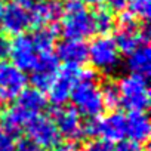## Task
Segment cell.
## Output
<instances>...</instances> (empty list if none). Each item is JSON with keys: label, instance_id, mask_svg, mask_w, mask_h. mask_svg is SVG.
<instances>
[{"label": "cell", "instance_id": "6da1fadb", "mask_svg": "<svg viewBox=\"0 0 151 151\" xmlns=\"http://www.w3.org/2000/svg\"><path fill=\"white\" fill-rule=\"evenodd\" d=\"M71 99L74 110L80 116L88 119H98L104 113L105 104L102 99L101 86L93 71H82L79 82L76 83L71 92Z\"/></svg>", "mask_w": 151, "mask_h": 151}, {"label": "cell", "instance_id": "7a4b0ae2", "mask_svg": "<svg viewBox=\"0 0 151 151\" xmlns=\"http://www.w3.org/2000/svg\"><path fill=\"white\" fill-rule=\"evenodd\" d=\"M59 19L65 39L83 40L95 33L92 14L82 0H65Z\"/></svg>", "mask_w": 151, "mask_h": 151}, {"label": "cell", "instance_id": "3957f363", "mask_svg": "<svg viewBox=\"0 0 151 151\" xmlns=\"http://www.w3.org/2000/svg\"><path fill=\"white\" fill-rule=\"evenodd\" d=\"M120 92V104L130 111H145L150 105V89L147 77L139 74L123 76L117 83Z\"/></svg>", "mask_w": 151, "mask_h": 151}, {"label": "cell", "instance_id": "277c9868", "mask_svg": "<svg viewBox=\"0 0 151 151\" xmlns=\"http://www.w3.org/2000/svg\"><path fill=\"white\" fill-rule=\"evenodd\" d=\"M83 136H98L110 144L120 142L126 136V117L114 111L102 119H89V122L83 124Z\"/></svg>", "mask_w": 151, "mask_h": 151}, {"label": "cell", "instance_id": "5b68a950", "mask_svg": "<svg viewBox=\"0 0 151 151\" xmlns=\"http://www.w3.org/2000/svg\"><path fill=\"white\" fill-rule=\"evenodd\" d=\"M88 59L92 67L104 74H110L117 70L120 64V50L113 39L101 36L88 46Z\"/></svg>", "mask_w": 151, "mask_h": 151}, {"label": "cell", "instance_id": "8992f818", "mask_svg": "<svg viewBox=\"0 0 151 151\" xmlns=\"http://www.w3.org/2000/svg\"><path fill=\"white\" fill-rule=\"evenodd\" d=\"M34 0H11L3 6L2 28L12 36L24 34L31 27V8Z\"/></svg>", "mask_w": 151, "mask_h": 151}, {"label": "cell", "instance_id": "52a82bcc", "mask_svg": "<svg viewBox=\"0 0 151 151\" xmlns=\"http://www.w3.org/2000/svg\"><path fill=\"white\" fill-rule=\"evenodd\" d=\"M148 40V28L139 27L136 24V19L129 14L123 15L120 18V25L116 33V46L123 53H130L141 45H145Z\"/></svg>", "mask_w": 151, "mask_h": 151}, {"label": "cell", "instance_id": "ba28073f", "mask_svg": "<svg viewBox=\"0 0 151 151\" xmlns=\"http://www.w3.org/2000/svg\"><path fill=\"white\" fill-rule=\"evenodd\" d=\"M25 130L30 138V142H33L42 150H53L61 141V135L55 123L46 116L39 114L31 119L27 123Z\"/></svg>", "mask_w": 151, "mask_h": 151}, {"label": "cell", "instance_id": "9c48e42d", "mask_svg": "<svg viewBox=\"0 0 151 151\" xmlns=\"http://www.w3.org/2000/svg\"><path fill=\"white\" fill-rule=\"evenodd\" d=\"M27 86V76L12 62L0 61V101L11 102Z\"/></svg>", "mask_w": 151, "mask_h": 151}, {"label": "cell", "instance_id": "30bf717a", "mask_svg": "<svg viewBox=\"0 0 151 151\" xmlns=\"http://www.w3.org/2000/svg\"><path fill=\"white\" fill-rule=\"evenodd\" d=\"M80 74L82 71L79 70V67H73V65H64L61 70H58L52 85L47 89L50 101L56 107L64 105L71 98V92L76 83L79 82Z\"/></svg>", "mask_w": 151, "mask_h": 151}, {"label": "cell", "instance_id": "8fae6325", "mask_svg": "<svg viewBox=\"0 0 151 151\" xmlns=\"http://www.w3.org/2000/svg\"><path fill=\"white\" fill-rule=\"evenodd\" d=\"M52 122L61 136L74 142L83 136V122L80 114L71 107H56L52 110Z\"/></svg>", "mask_w": 151, "mask_h": 151}, {"label": "cell", "instance_id": "7c38bea8", "mask_svg": "<svg viewBox=\"0 0 151 151\" xmlns=\"http://www.w3.org/2000/svg\"><path fill=\"white\" fill-rule=\"evenodd\" d=\"M58 58L56 55L52 53V50L49 52H40L37 56V61L34 64V67L31 68V83L33 88L39 89V91H47L49 86L52 85L55 76L58 73Z\"/></svg>", "mask_w": 151, "mask_h": 151}, {"label": "cell", "instance_id": "4fadbf2b", "mask_svg": "<svg viewBox=\"0 0 151 151\" xmlns=\"http://www.w3.org/2000/svg\"><path fill=\"white\" fill-rule=\"evenodd\" d=\"M9 56L12 58V64L17 68L22 70L24 73L28 70L31 71V68L34 67L37 56H39V52L33 43L31 36H27V34L17 36L15 40L11 42Z\"/></svg>", "mask_w": 151, "mask_h": 151}, {"label": "cell", "instance_id": "5bb4252c", "mask_svg": "<svg viewBox=\"0 0 151 151\" xmlns=\"http://www.w3.org/2000/svg\"><path fill=\"white\" fill-rule=\"evenodd\" d=\"M56 58L65 65L79 67L88 59V45L83 40L65 39L56 47Z\"/></svg>", "mask_w": 151, "mask_h": 151}, {"label": "cell", "instance_id": "9a60e30c", "mask_svg": "<svg viewBox=\"0 0 151 151\" xmlns=\"http://www.w3.org/2000/svg\"><path fill=\"white\" fill-rule=\"evenodd\" d=\"M15 105L22 111V114L25 117H28L30 120L34 119L36 116H39L47 105V99L45 96V93L36 88H31V89H24L18 98H17V102Z\"/></svg>", "mask_w": 151, "mask_h": 151}, {"label": "cell", "instance_id": "2e32d148", "mask_svg": "<svg viewBox=\"0 0 151 151\" xmlns=\"http://www.w3.org/2000/svg\"><path fill=\"white\" fill-rule=\"evenodd\" d=\"M150 120L148 116L144 111H130V114L126 117V136L130 139V142L135 144H144L150 138Z\"/></svg>", "mask_w": 151, "mask_h": 151}, {"label": "cell", "instance_id": "e0dca14e", "mask_svg": "<svg viewBox=\"0 0 151 151\" xmlns=\"http://www.w3.org/2000/svg\"><path fill=\"white\" fill-rule=\"evenodd\" d=\"M61 12L62 9L55 2H47V0H43L39 3L34 2L31 8V27L42 28L53 25L61 18Z\"/></svg>", "mask_w": 151, "mask_h": 151}, {"label": "cell", "instance_id": "ac0fdd59", "mask_svg": "<svg viewBox=\"0 0 151 151\" xmlns=\"http://www.w3.org/2000/svg\"><path fill=\"white\" fill-rule=\"evenodd\" d=\"M126 64H127V68L130 70V73L147 77L151 71V50H150L148 45L147 43L141 45L139 47H136L135 50L127 53Z\"/></svg>", "mask_w": 151, "mask_h": 151}, {"label": "cell", "instance_id": "d6986e66", "mask_svg": "<svg viewBox=\"0 0 151 151\" xmlns=\"http://www.w3.org/2000/svg\"><path fill=\"white\" fill-rule=\"evenodd\" d=\"M28 122H30V119L25 117L22 114V111L15 104L8 107L0 114V129L6 130L11 135H15V133L21 132L22 129H25Z\"/></svg>", "mask_w": 151, "mask_h": 151}, {"label": "cell", "instance_id": "ffe728a7", "mask_svg": "<svg viewBox=\"0 0 151 151\" xmlns=\"http://www.w3.org/2000/svg\"><path fill=\"white\" fill-rule=\"evenodd\" d=\"M56 37H58V31H56V27L55 25H47V27H42L39 28L33 36V43L37 49V52H49L52 50L55 42H56Z\"/></svg>", "mask_w": 151, "mask_h": 151}, {"label": "cell", "instance_id": "44dd1931", "mask_svg": "<svg viewBox=\"0 0 151 151\" xmlns=\"http://www.w3.org/2000/svg\"><path fill=\"white\" fill-rule=\"evenodd\" d=\"M92 21H93V30H95V33H99L102 36H105L107 33H110L116 27L114 15L107 8H98L92 14Z\"/></svg>", "mask_w": 151, "mask_h": 151}, {"label": "cell", "instance_id": "7402d4cb", "mask_svg": "<svg viewBox=\"0 0 151 151\" xmlns=\"http://www.w3.org/2000/svg\"><path fill=\"white\" fill-rule=\"evenodd\" d=\"M129 14L135 19L147 21L151 15V0H129Z\"/></svg>", "mask_w": 151, "mask_h": 151}, {"label": "cell", "instance_id": "603a6c76", "mask_svg": "<svg viewBox=\"0 0 151 151\" xmlns=\"http://www.w3.org/2000/svg\"><path fill=\"white\" fill-rule=\"evenodd\" d=\"M101 93H102V99L105 107L110 108H116L117 105H120V92H119V86L114 82H107L101 86Z\"/></svg>", "mask_w": 151, "mask_h": 151}, {"label": "cell", "instance_id": "cb8c5ba5", "mask_svg": "<svg viewBox=\"0 0 151 151\" xmlns=\"http://www.w3.org/2000/svg\"><path fill=\"white\" fill-rule=\"evenodd\" d=\"M15 148L17 142L14 139V135L0 129V151H15Z\"/></svg>", "mask_w": 151, "mask_h": 151}, {"label": "cell", "instance_id": "d4e9b609", "mask_svg": "<svg viewBox=\"0 0 151 151\" xmlns=\"http://www.w3.org/2000/svg\"><path fill=\"white\" fill-rule=\"evenodd\" d=\"M113 150H114V147L110 142L102 141V139H93L86 147V151H113Z\"/></svg>", "mask_w": 151, "mask_h": 151}, {"label": "cell", "instance_id": "484cf974", "mask_svg": "<svg viewBox=\"0 0 151 151\" xmlns=\"http://www.w3.org/2000/svg\"><path fill=\"white\" fill-rule=\"evenodd\" d=\"M113 151H145V150L142 148V145L127 141V142H120Z\"/></svg>", "mask_w": 151, "mask_h": 151}, {"label": "cell", "instance_id": "4316f807", "mask_svg": "<svg viewBox=\"0 0 151 151\" xmlns=\"http://www.w3.org/2000/svg\"><path fill=\"white\" fill-rule=\"evenodd\" d=\"M11 52V42L5 36H0V61H3L5 58L9 56Z\"/></svg>", "mask_w": 151, "mask_h": 151}, {"label": "cell", "instance_id": "83f0119b", "mask_svg": "<svg viewBox=\"0 0 151 151\" xmlns=\"http://www.w3.org/2000/svg\"><path fill=\"white\" fill-rule=\"evenodd\" d=\"M15 151H45V150L39 148L37 145H34V144L30 142V141H22V142H19V144L17 145Z\"/></svg>", "mask_w": 151, "mask_h": 151}, {"label": "cell", "instance_id": "f1b7e54d", "mask_svg": "<svg viewBox=\"0 0 151 151\" xmlns=\"http://www.w3.org/2000/svg\"><path fill=\"white\" fill-rule=\"evenodd\" d=\"M107 2H108L110 9H113V11H122V9L127 8L129 0H107Z\"/></svg>", "mask_w": 151, "mask_h": 151}, {"label": "cell", "instance_id": "f546056e", "mask_svg": "<svg viewBox=\"0 0 151 151\" xmlns=\"http://www.w3.org/2000/svg\"><path fill=\"white\" fill-rule=\"evenodd\" d=\"M53 151H76V145L74 142H70V141H59V144L53 148Z\"/></svg>", "mask_w": 151, "mask_h": 151}, {"label": "cell", "instance_id": "4dcf8cb0", "mask_svg": "<svg viewBox=\"0 0 151 151\" xmlns=\"http://www.w3.org/2000/svg\"><path fill=\"white\" fill-rule=\"evenodd\" d=\"M83 3H88L91 6H101L104 3V0H82Z\"/></svg>", "mask_w": 151, "mask_h": 151}, {"label": "cell", "instance_id": "1f68e13d", "mask_svg": "<svg viewBox=\"0 0 151 151\" xmlns=\"http://www.w3.org/2000/svg\"><path fill=\"white\" fill-rule=\"evenodd\" d=\"M2 14H3V5L0 3V28H2Z\"/></svg>", "mask_w": 151, "mask_h": 151}]
</instances>
